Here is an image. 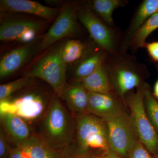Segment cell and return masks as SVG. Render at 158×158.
Here are the masks:
<instances>
[{"label":"cell","instance_id":"obj_1","mask_svg":"<svg viewBox=\"0 0 158 158\" xmlns=\"http://www.w3.org/2000/svg\"><path fill=\"white\" fill-rule=\"evenodd\" d=\"M38 135L53 148L62 153L74 144L76 122L57 98L46 112Z\"/></svg>","mask_w":158,"mask_h":158},{"label":"cell","instance_id":"obj_2","mask_svg":"<svg viewBox=\"0 0 158 158\" xmlns=\"http://www.w3.org/2000/svg\"><path fill=\"white\" fill-rule=\"evenodd\" d=\"M79 156L87 155L90 151L103 153L110 148L106 123L90 114H81L76 122L75 143Z\"/></svg>","mask_w":158,"mask_h":158},{"label":"cell","instance_id":"obj_3","mask_svg":"<svg viewBox=\"0 0 158 158\" xmlns=\"http://www.w3.org/2000/svg\"><path fill=\"white\" fill-rule=\"evenodd\" d=\"M145 86L137 90L127 98L130 109V118L138 140L153 156L156 157L158 135L153 127L144 108V97Z\"/></svg>","mask_w":158,"mask_h":158},{"label":"cell","instance_id":"obj_4","mask_svg":"<svg viewBox=\"0 0 158 158\" xmlns=\"http://www.w3.org/2000/svg\"><path fill=\"white\" fill-rule=\"evenodd\" d=\"M105 121L107 127L110 149L122 157L127 158L130 150L138 140L130 115L122 109Z\"/></svg>","mask_w":158,"mask_h":158},{"label":"cell","instance_id":"obj_5","mask_svg":"<svg viewBox=\"0 0 158 158\" xmlns=\"http://www.w3.org/2000/svg\"><path fill=\"white\" fill-rule=\"evenodd\" d=\"M66 65L62 59L61 47L42 58L25 77L42 79L51 85L59 96L66 84Z\"/></svg>","mask_w":158,"mask_h":158},{"label":"cell","instance_id":"obj_6","mask_svg":"<svg viewBox=\"0 0 158 158\" xmlns=\"http://www.w3.org/2000/svg\"><path fill=\"white\" fill-rule=\"evenodd\" d=\"M106 67L112 85L121 97H123L130 90L140 86L141 69H144L143 66L133 61L119 60Z\"/></svg>","mask_w":158,"mask_h":158},{"label":"cell","instance_id":"obj_7","mask_svg":"<svg viewBox=\"0 0 158 158\" xmlns=\"http://www.w3.org/2000/svg\"><path fill=\"white\" fill-rule=\"evenodd\" d=\"M77 15L97 44L106 52L115 55L116 52L115 36L111 28L91 9H80L77 12Z\"/></svg>","mask_w":158,"mask_h":158},{"label":"cell","instance_id":"obj_8","mask_svg":"<svg viewBox=\"0 0 158 158\" xmlns=\"http://www.w3.org/2000/svg\"><path fill=\"white\" fill-rule=\"evenodd\" d=\"M77 9L66 6L60 10L58 17L44 36L39 48L44 50L58 40L75 34L78 29Z\"/></svg>","mask_w":158,"mask_h":158},{"label":"cell","instance_id":"obj_9","mask_svg":"<svg viewBox=\"0 0 158 158\" xmlns=\"http://www.w3.org/2000/svg\"><path fill=\"white\" fill-rule=\"evenodd\" d=\"M42 27L40 23L30 20H12L3 23L0 27V40L30 42Z\"/></svg>","mask_w":158,"mask_h":158},{"label":"cell","instance_id":"obj_10","mask_svg":"<svg viewBox=\"0 0 158 158\" xmlns=\"http://www.w3.org/2000/svg\"><path fill=\"white\" fill-rule=\"evenodd\" d=\"M122 110L119 102L111 94L88 91V112L106 121Z\"/></svg>","mask_w":158,"mask_h":158},{"label":"cell","instance_id":"obj_11","mask_svg":"<svg viewBox=\"0 0 158 158\" xmlns=\"http://www.w3.org/2000/svg\"><path fill=\"white\" fill-rule=\"evenodd\" d=\"M1 10L2 11L23 12L32 14L46 19H51L59 14L60 10L29 0H2Z\"/></svg>","mask_w":158,"mask_h":158},{"label":"cell","instance_id":"obj_12","mask_svg":"<svg viewBox=\"0 0 158 158\" xmlns=\"http://www.w3.org/2000/svg\"><path fill=\"white\" fill-rule=\"evenodd\" d=\"M2 123L3 129L9 141L15 144L16 147L34 134L27 123L15 113H5L2 117Z\"/></svg>","mask_w":158,"mask_h":158},{"label":"cell","instance_id":"obj_13","mask_svg":"<svg viewBox=\"0 0 158 158\" xmlns=\"http://www.w3.org/2000/svg\"><path fill=\"white\" fill-rule=\"evenodd\" d=\"M72 112L81 115L88 112V91L80 83L66 84L59 96Z\"/></svg>","mask_w":158,"mask_h":158},{"label":"cell","instance_id":"obj_14","mask_svg":"<svg viewBox=\"0 0 158 158\" xmlns=\"http://www.w3.org/2000/svg\"><path fill=\"white\" fill-rule=\"evenodd\" d=\"M17 147L29 158H64L63 153L51 147L36 134Z\"/></svg>","mask_w":158,"mask_h":158},{"label":"cell","instance_id":"obj_15","mask_svg":"<svg viewBox=\"0 0 158 158\" xmlns=\"http://www.w3.org/2000/svg\"><path fill=\"white\" fill-rule=\"evenodd\" d=\"M30 46L20 47L4 56L0 62V77H9L20 68L32 52Z\"/></svg>","mask_w":158,"mask_h":158},{"label":"cell","instance_id":"obj_16","mask_svg":"<svg viewBox=\"0 0 158 158\" xmlns=\"http://www.w3.org/2000/svg\"><path fill=\"white\" fill-rule=\"evenodd\" d=\"M158 13V0H145L141 3L130 24L126 35L123 49L128 45L130 40L145 21L154 14Z\"/></svg>","mask_w":158,"mask_h":158},{"label":"cell","instance_id":"obj_17","mask_svg":"<svg viewBox=\"0 0 158 158\" xmlns=\"http://www.w3.org/2000/svg\"><path fill=\"white\" fill-rule=\"evenodd\" d=\"M80 84L89 92L109 94L112 90V84L104 63L93 73L80 81Z\"/></svg>","mask_w":158,"mask_h":158},{"label":"cell","instance_id":"obj_18","mask_svg":"<svg viewBox=\"0 0 158 158\" xmlns=\"http://www.w3.org/2000/svg\"><path fill=\"white\" fill-rule=\"evenodd\" d=\"M158 28V13H157L151 16L138 29L130 40L128 45L135 50L145 47V40L147 37Z\"/></svg>","mask_w":158,"mask_h":158},{"label":"cell","instance_id":"obj_19","mask_svg":"<svg viewBox=\"0 0 158 158\" xmlns=\"http://www.w3.org/2000/svg\"><path fill=\"white\" fill-rule=\"evenodd\" d=\"M125 4V1L120 0H94L92 2V8L100 19L108 26H111L113 24V11Z\"/></svg>","mask_w":158,"mask_h":158},{"label":"cell","instance_id":"obj_20","mask_svg":"<svg viewBox=\"0 0 158 158\" xmlns=\"http://www.w3.org/2000/svg\"><path fill=\"white\" fill-rule=\"evenodd\" d=\"M104 58V54L98 53L85 59L75 72V78L80 82L90 76L103 64Z\"/></svg>","mask_w":158,"mask_h":158},{"label":"cell","instance_id":"obj_21","mask_svg":"<svg viewBox=\"0 0 158 158\" xmlns=\"http://www.w3.org/2000/svg\"><path fill=\"white\" fill-rule=\"evenodd\" d=\"M85 46L79 40H69L61 46L62 59L66 64H71L81 58Z\"/></svg>","mask_w":158,"mask_h":158},{"label":"cell","instance_id":"obj_22","mask_svg":"<svg viewBox=\"0 0 158 158\" xmlns=\"http://www.w3.org/2000/svg\"><path fill=\"white\" fill-rule=\"evenodd\" d=\"M144 101L148 118L158 135V102L146 85L144 88Z\"/></svg>","mask_w":158,"mask_h":158},{"label":"cell","instance_id":"obj_23","mask_svg":"<svg viewBox=\"0 0 158 158\" xmlns=\"http://www.w3.org/2000/svg\"><path fill=\"white\" fill-rule=\"evenodd\" d=\"M33 78L25 77L0 86V101L2 102L18 90L31 86L34 83Z\"/></svg>","mask_w":158,"mask_h":158},{"label":"cell","instance_id":"obj_24","mask_svg":"<svg viewBox=\"0 0 158 158\" xmlns=\"http://www.w3.org/2000/svg\"><path fill=\"white\" fill-rule=\"evenodd\" d=\"M127 158H156L138 140L130 150Z\"/></svg>","mask_w":158,"mask_h":158},{"label":"cell","instance_id":"obj_25","mask_svg":"<svg viewBox=\"0 0 158 158\" xmlns=\"http://www.w3.org/2000/svg\"><path fill=\"white\" fill-rule=\"evenodd\" d=\"M12 149L9 140L3 128L0 131V158H8Z\"/></svg>","mask_w":158,"mask_h":158},{"label":"cell","instance_id":"obj_26","mask_svg":"<svg viewBox=\"0 0 158 158\" xmlns=\"http://www.w3.org/2000/svg\"><path fill=\"white\" fill-rule=\"evenodd\" d=\"M145 47L151 57L155 61L158 62V42L146 44Z\"/></svg>","mask_w":158,"mask_h":158},{"label":"cell","instance_id":"obj_27","mask_svg":"<svg viewBox=\"0 0 158 158\" xmlns=\"http://www.w3.org/2000/svg\"><path fill=\"white\" fill-rule=\"evenodd\" d=\"M8 158H29L19 148L15 147L12 148Z\"/></svg>","mask_w":158,"mask_h":158},{"label":"cell","instance_id":"obj_28","mask_svg":"<svg viewBox=\"0 0 158 158\" xmlns=\"http://www.w3.org/2000/svg\"><path fill=\"white\" fill-rule=\"evenodd\" d=\"M99 158H124L122 157L116 152L109 148L107 150L98 156Z\"/></svg>","mask_w":158,"mask_h":158},{"label":"cell","instance_id":"obj_29","mask_svg":"<svg viewBox=\"0 0 158 158\" xmlns=\"http://www.w3.org/2000/svg\"><path fill=\"white\" fill-rule=\"evenodd\" d=\"M153 94L156 98H158V80L155 85Z\"/></svg>","mask_w":158,"mask_h":158},{"label":"cell","instance_id":"obj_30","mask_svg":"<svg viewBox=\"0 0 158 158\" xmlns=\"http://www.w3.org/2000/svg\"><path fill=\"white\" fill-rule=\"evenodd\" d=\"M77 158H99L98 156H95L94 155H87L79 156Z\"/></svg>","mask_w":158,"mask_h":158},{"label":"cell","instance_id":"obj_31","mask_svg":"<svg viewBox=\"0 0 158 158\" xmlns=\"http://www.w3.org/2000/svg\"><path fill=\"white\" fill-rule=\"evenodd\" d=\"M156 158H158V145L157 148V154Z\"/></svg>","mask_w":158,"mask_h":158}]
</instances>
